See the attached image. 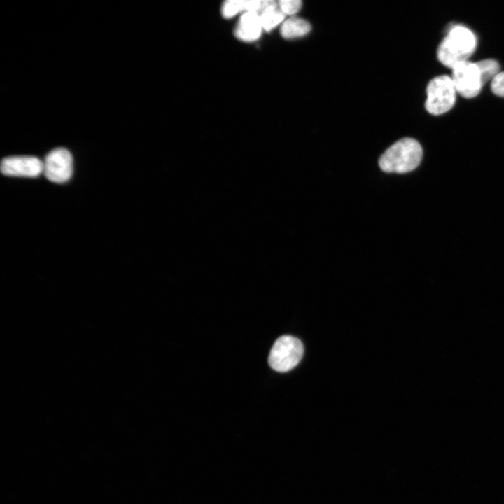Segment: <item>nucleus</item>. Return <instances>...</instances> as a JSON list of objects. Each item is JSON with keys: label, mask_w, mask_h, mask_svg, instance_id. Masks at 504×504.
<instances>
[{"label": "nucleus", "mask_w": 504, "mask_h": 504, "mask_svg": "<svg viewBox=\"0 0 504 504\" xmlns=\"http://www.w3.org/2000/svg\"><path fill=\"white\" fill-rule=\"evenodd\" d=\"M476 47V36L470 29L461 24L454 25L438 46V58L443 65L452 69L468 61Z\"/></svg>", "instance_id": "f257e3e1"}, {"label": "nucleus", "mask_w": 504, "mask_h": 504, "mask_svg": "<svg viewBox=\"0 0 504 504\" xmlns=\"http://www.w3.org/2000/svg\"><path fill=\"white\" fill-rule=\"evenodd\" d=\"M262 30L260 15L255 12L247 11L239 18L234 34L239 40L251 42L260 36Z\"/></svg>", "instance_id": "6e6552de"}, {"label": "nucleus", "mask_w": 504, "mask_h": 504, "mask_svg": "<svg viewBox=\"0 0 504 504\" xmlns=\"http://www.w3.org/2000/svg\"><path fill=\"white\" fill-rule=\"evenodd\" d=\"M279 10L284 14L293 15L297 13L302 7L300 0H280L278 1Z\"/></svg>", "instance_id": "ddd939ff"}, {"label": "nucleus", "mask_w": 504, "mask_h": 504, "mask_svg": "<svg viewBox=\"0 0 504 504\" xmlns=\"http://www.w3.org/2000/svg\"><path fill=\"white\" fill-rule=\"evenodd\" d=\"M262 0H228L224 2L221 13L225 18H232L240 12L252 11L259 15Z\"/></svg>", "instance_id": "1a4fd4ad"}, {"label": "nucleus", "mask_w": 504, "mask_h": 504, "mask_svg": "<svg viewBox=\"0 0 504 504\" xmlns=\"http://www.w3.org/2000/svg\"><path fill=\"white\" fill-rule=\"evenodd\" d=\"M451 70V78L458 94L468 99L479 94L484 85L476 63L468 60L456 65Z\"/></svg>", "instance_id": "39448f33"}, {"label": "nucleus", "mask_w": 504, "mask_h": 504, "mask_svg": "<svg viewBox=\"0 0 504 504\" xmlns=\"http://www.w3.org/2000/svg\"><path fill=\"white\" fill-rule=\"evenodd\" d=\"M456 92L450 76L442 75L433 78L426 88V110L435 115L447 112L455 103Z\"/></svg>", "instance_id": "20e7f679"}, {"label": "nucleus", "mask_w": 504, "mask_h": 504, "mask_svg": "<svg viewBox=\"0 0 504 504\" xmlns=\"http://www.w3.org/2000/svg\"><path fill=\"white\" fill-rule=\"evenodd\" d=\"M43 171V162L35 156L15 155L4 158L1 172L10 176L37 177Z\"/></svg>", "instance_id": "0eeeda50"}, {"label": "nucleus", "mask_w": 504, "mask_h": 504, "mask_svg": "<svg viewBox=\"0 0 504 504\" xmlns=\"http://www.w3.org/2000/svg\"><path fill=\"white\" fill-rule=\"evenodd\" d=\"M43 173L53 183H63L69 181L73 173L71 153L61 147L50 150L44 159Z\"/></svg>", "instance_id": "423d86ee"}, {"label": "nucleus", "mask_w": 504, "mask_h": 504, "mask_svg": "<svg viewBox=\"0 0 504 504\" xmlns=\"http://www.w3.org/2000/svg\"><path fill=\"white\" fill-rule=\"evenodd\" d=\"M491 89L496 95L504 97V71L500 72L491 80Z\"/></svg>", "instance_id": "4468645a"}, {"label": "nucleus", "mask_w": 504, "mask_h": 504, "mask_svg": "<svg viewBox=\"0 0 504 504\" xmlns=\"http://www.w3.org/2000/svg\"><path fill=\"white\" fill-rule=\"evenodd\" d=\"M311 30L310 24L305 20L291 17L281 24L280 33L284 38H295L304 36Z\"/></svg>", "instance_id": "9d476101"}, {"label": "nucleus", "mask_w": 504, "mask_h": 504, "mask_svg": "<svg viewBox=\"0 0 504 504\" xmlns=\"http://www.w3.org/2000/svg\"><path fill=\"white\" fill-rule=\"evenodd\" d=\"M482 77L483 85L492 80L499 73L500 66L498 62L493 59H486L476 62Z\"/></svg>", "instance_id": "9b49d317"}, {"label": "nucleus", "mask_w": 504, "mask_h": 504, "mask_svg": "<svg viewBox=\"0 0 504 504\" xmlns=\"http://www.w3.org/2000/svg\"><path fill=\"white\" fill-rule=\"evenodd\" d=\"M422 155L420 144L414 139L406 137L394 143L381 155L379 165L385 172L407 173L418 167Z\"/></svg>", "instance_id": "f03ea898"}, {"label": "nucleus", "mask_w": 504, "mask_h": 504, "mask_svg": "<svg viewBox=\"0 0 504 504\" xmlns=\"http://www.w3.org/2000/svg\"><path fill=\"white\" fill-rule=\"evenodd\" d=\"M303 353V344L299 339L290 335H283L274 343L268 363L276 372H288L300 363Z\"/></svg>", "instance_id": "7ed1b4c3"}, {"label": "nucleus", "mask_w": 504, "mask_h": 504, "mask_svg": "<svg viewBox=\"0 0 504 504\" xmlns=\"http://www.w3.org/2000/svg\"><path fill=\"white\" fill-rule=\"evenodd\" d=\"M285 15L279 8L271 10L260 15L262 29L270 31L283 22Z\"/></svg>", "instance_id": "f8f14e48"}]
</instances>
